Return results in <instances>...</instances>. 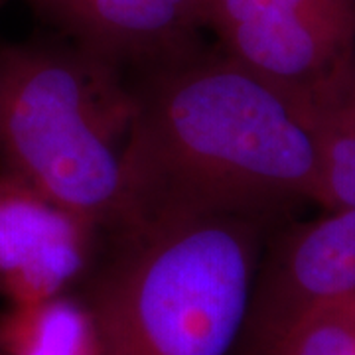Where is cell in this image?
Returning a JSON list of instances; mask_svg holds the SVG:
<instances>
[{"mask_svg":"<svg viewBox=\"0 0 355 355\" xmlns=\"http://www.w3.org/2000/svg\"><path fill=\"white\" fill-rule=\"evenodd\" d=\"M135 95L130 221L166 211L275 221L294 203H316V142L296 93L196 46L153 65Z\"/></svg>","mask_w":355,"mask_h":355,"instance_id":"6da1fadb","label":"cell"},{"mask_svg":"<svg viewBox=\"0 0 355 355\" xmlns=\"http://www.w3.org/2000/svg\"><path fill=\"white\" fill-rule=\"evenodd\" d=\"M272 227L239 214L166 211L107 233L79 284L103 355H233Z\"/></svg>","mask_w":355,"mask_h":355,"instance_id":"7a4b0ae2","label":"cell"},{"mask_svg":"<svg viewBox=\"0 0 355 355\" xmlns=\"http://www.w3.org/2000/svg\"><path fill=\"white\" fill-rule=\"evenodd\" d=\"M121 65L67 40L0 46V174L89 219H132L127 153L137 95Z\"/></svg>","mask_w":355,"mask_h":355,"instance_id":"3957f363","label":"cell"},{"mask_svg":"<svg viewBox=\"0 0 355 355\" xmlns=\"http://www.w3.org/2000/svg\"><path fill=\"white\" fill-rule=\"evenodd\" d=\"M217 48L292 93L355 55V0H203Z\"/></svg>","mask_w":355,"mask_h":355,"instance_id":"277c9868","label":"cell"},{"mask_svg":"<svg viewBox=\"0 0 355 355\" xmlns=\"http://www.w3.org/2000/svg\"><path fill=\"white\" fill-rule=\"evenodd\" d=\"M338 306H355V207L266 241L233 355H266L298 320Z\"/></svg>","mask_w":355,"mask_h":355,"instance_id":"5b68a950","label":"cell"},{"mask_svg":"<svg viewBox=\"0 0 355 355\" xmlns=\"http://www.w3.org/2000/svg\"><path fill=\"white\" fill-rule=\"evenodd\" d=\"M101 239L103 231L89 219L0 174V296L6 304L77 291Z\"/></svg>","mask_w":355,"mask_h":355,"instance_id":"8992f818","label":"cell"},{"mask_svg":"<svg viewBox=\"0 0 355 355\" xmlns=\"http://www.w3.org/2000/svg\"><path fill=\"white\" fill-rule=\"evenodd\" d=\"M60 38L116 65L168 62L198 46L203 0H28Z\"/></svg>","mask_w":355,"mask_h":355,"instance_id":"52a82bcc","label":"cell"},{"mask_svg":"<svg viewBox=\"0 0 355 355\" xmlns=\"http://www.w3.org/2000/svg\"><path fill=\"white\" fill-rule=\"evenodd\" d=\"M0 355H103L93 316L79 292L6 304L0 310Z\"/></svg>","mask_w":355,"mask_h":355,"instance_id":"ba28073f","label":"cell"},{"mask_svg":"<svg viewBox=\"0 0 355 355\" xmlns=\"http://www.w3.org/2000/svg\"><path fill=\"white\" fill-rule=\"evenodd\" d=\"M266 355H355V306L308 314Z\"/></svg>","mask_w":355,"mask_h":355,"instance_id":"9c48e42d","label":"cell"}]
</instances>
